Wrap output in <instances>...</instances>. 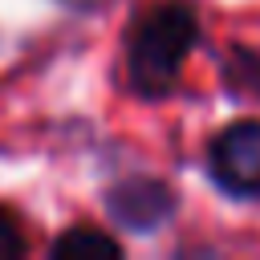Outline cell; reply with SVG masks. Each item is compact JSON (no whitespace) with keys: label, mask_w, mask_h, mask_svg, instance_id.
Returning <instances> with one entry per match:
<instances>
[{"label":"cell","mask_w":260,"mask_h":260,"mask_svg":"<svg viewBox=\"0 0 260 260\" xmlns=\"http://www.w3.org/2000/svg\"><path fill=\"white\" fill-rule=\"evenodd\" d=\"M195 32H199L195 12L183 0H167L150 8L130 32V49H126L130 85L142 98H162L167 89H175L179 69L195 45Z\"/></svg>","instance_id":"1"},{"label":"cell","mask_w":260,"mask_h":260,"mask_svg":"<svg viewBox=\"0 0 260 260\" xmlns=\"http://www.w3.org/2000/svg\"><path fill=\"white\" fill-rule=\"evenodd\" d=\"M211 179L228 195H260V118H244L223 126L211 138Z\"/></svg>","instance_id":"2"},{"label":"cell","mask_w":260,"mask_h":260,"mask_svg":"<svg viewBox=\"0 0 260 260\" xmlns=\"http://www.w3.org/2000/svg\"><path fill=\"white\" fill-rule=\"evenodd\" d=\"M175 211V199L154 179H130L110 191V215L130 232H154Z\"/></svg>","instance_id":"3"},{"label":"cell","mask_w":260,"mask_h":260,"mask_svg":"<svg viewBox=\"0 0 260 260\" xmlns=\"http://www.w3.org/2000/svg\"><path fill=\"white\" fill-rule=\"evenodd\" d=\"M53 256L61 260H85V256H122V244L114 236H106L102 228H69L57 244Z\"/></svg>","instance_id":"4"},{"label":"cell","mask_w":260,"mask_h":260,"mask_svg":"<svg viewBox=\"0 0 260 260\" xmlns=\"http://www.w3.org/2000/svg\"><path fill=\"white\" fill-rule=\"evenodd\" d=\"M228 81L244 93H260V57L248 53V49H236L232 65H228Z\"/></svg>","instance_id":"5"},{"label":"cell","mask_w":260,"mask_h":260,"mask_svg":"<svg viewBox=\"0 0 260 260\" xmlns=\"http://www.w3.org/2000/svg\"><path fill=\"white\" fill-rule=\"evenodd\" d=\"M20 252H24V236H20L16 219L0 207V260H12V256H20Z\"/></svg>","instance_id":"6"}]
</instances>
